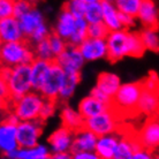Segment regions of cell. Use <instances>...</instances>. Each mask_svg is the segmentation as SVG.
Listing matches in <instances>:
<instances>
[{"mask_svg":"<svg viewBox=\"0 0 159 159\" xmlns=\"http://www.w3.org/2000/svg\"><path fill=\"white\" fill-rule=\"evenodd\" d=\"M35 60L32 46L25 39L2 44L0 51V66L13 68L20 65H30Z\"/></svg>","mask_w":159,"mask_h":159,"instance_id":"obj_1","label":"cell"},{"mask_svg":"<svg viewBox=\"0 0 159 159\" xmlns=\"http://www.w3.org/2000/svg\"><path fill=\"white\" fill-rule=\"evenodd\" d=\"M142 92L141 82L121 84L119 90L112 98L111 108L118 116L136 113V105Z\"/></svg>","mask_w":159,"mask_h":159,"instance_id":"obj_2","label":"cell"},{"mask_svg":"<svg viewBox=\"0 0 159 159\" xmlns=\"http://www.w3.org/2000/svg\"><path fill=\"white\" fill-rule=\"evenodd\" d=\"M44 98L39 92L30 91L21 98L9 103V110L20 121H35L39 118Z\"/></svg>","mask_w":159,"mask_h":159,"instance_id":"obj_3","label":"cell"},{"mask_svg":"<svg viewBox=\"0 0 159 159\" xmlns=\"http://www.w3.org/2000/svg\"><path fill=\"white\" fill-rule=\"evenodd\" d=\"M6 83L9 91V103L32 91L30 65H20L13 67Z\"/></svg>","mask_w":159,"mask_h":159,"instance_id":"obj_4","label":"cell"},{"mask_svg":"<svg viewBox=\"0 0 159 159\" xmlns=\"http://www.w3.org/2000/svg\"><path fill=\"white\" fill-rule=\"evenodd\" d=\"M118 116H119L111 108L99 116L84 120L83 128L91 131L97 137L116 134V131L119 130Z\"/></svg>","mask_w":159,"mask_h":159,"instance_id":"obj_5","label":"cell"},{"mask_svg":"<svg viewBox=\"0 0 159 159\" xmlns=\"http://www.w3.org/2000/svg\"><path fill=\"white\" fill-rule=\"evenodd\" d=\"M43 122L35 121H20L16 126V142L21 149H31L39 144V139L43 131Z\"/></svg>","mask_w":159,"mask_h":159,"instance_id":"obj_6","label":"cell"},{"mask_svg":"<svg viewBox=\"0 0 159 159\" xmlns=\"http://www.w3.org/2000/svg\"><path fill=\"white\" fill-rule=\"evenodd\" d=\"M107 46V59L111 62L129 57V31L121 29L118 31L108 32L105 38Z\"/></svg>","mask_w":159,"mask_h":159,"instance_id":"obj_7","label":"cell"},{"mask_svg":"<svg viewBox=\"0 0 159 159\" xmlns=\"http://www.w3.org/2000/svg\"><path fill=\"white\" fill-rule=\"evenodd\" d=\"M65 72L53 61L50 66L48 75H46L39 91H38L44 99L58 102V96H59Z\"/></svg>","mask_w":159,"mask_h":159,"instance_id":"obj_8","label":"cell"},{"mask_svg":"<svg viewBox=\"0 0 159 159\" xmlns=\"http://www.w3.org/2000/svg\"><path fill=\"white\" fill-rule=\"evenodd\" d=\"M141 147L149 151L155 150L159 144V122L157 116H151L143 125L139 130V135L136 136Z\"/></svg>","mask_w":159,"mask_h":159,"instance_id":"obj_9","label":"cell"},{"mask_svg":"<svg viewBox=\"0 0 159 159\" xmlns=\"http://www.w3.org/2000/svg\"><path fill=\"white\" fill-rule=\"evenodd\" d=\"M54 62L65 73H81L84 60L80 53L79 48L68 45L67 48L54 59Z\"/></svg>","mask_w":159,"mask_h":159,"instance_id":"obj_10","label":"cell"},{"mask_svg":"<svg viewBox=\"0 0 159 159\" xmlns=\"http://www.w3.org/2000/svg\"><path fill=\"white\" fill-rule=\"evenodd\" d=\"M74 133L65 127H59L48 137V150L52 153H70Z\"/></svg>","mask_w":159,"mask_h":159,"instance_id":"obj_11","label":"cell"},{"mask_svg":"<svg viewBox=\"0 0 159 159\" xmlns=\"http://www.w3.org/2000/svg\"><path fill=\"white\" fill-rule=\"evenodd\" d=\"M79 51L85 61H97L107 59V46L105 39H92L87 38L79 46Z\"/></svg>","mask_w":159,"mask_h":159,"instance_id":"obj_12","label":"cell"},{"mask_svg":"<svg viewBox=\"0 0 159 159\" xmlns=\"http://www.w3.org/2000/svg\"><path fill=\"white\" fill-rule=\"evenodd\" d=\"M24 37L19 25V21L14 17L0 20V42L2 44L15 43L23 40Z\"/></svg>","mask_w":159,"mask_h":159,"instance_id":"obj_13","label":"cell"},{"mask_svg":"<svg viewBox=\"0 0 159 159\" xmlns=\"http://www.w3.org/2000/svg\"><path fill=\"white\" fill-rule=\"evenodd\" d=\"M158 6L156 1L152 0H142L139 13L136 17L143 24L144 28H155L158 27Z\"/></svg>","mask_w":159,"mask_h":159,"instance_id":"obj_14","label":"cell"},{"mask_svg":"<svg viewBox=\"0 0 159 159\" xmlns=\"http://www.w3.org/2000/svg\"><path fill=\"white\" fill-rule=\"evenodd\" d=\"M17 21H19V25H20V29L22 31L24 39H27L39 24L45 23L43 13L36 6L32 8L31 11H29L27 14L21 16Z\"/></svg>","mask_w":159,"mask_h":159,"instance_id":"obj_15","label":"cell"},{"mask_svg":"<svg viewBox=\"0 0 159 159\" xmlns=\"http://www.w3.org/2000/svg\"><path fill=\"white\" fill-rule=\"evenodd\" d=\"M159 106V96L158 92L144 91L142 90L139 99L136 105V113L151 116H157Z\"/></svg>","mask_w":159,"mask_h":159,"instance_id":"obj_16","label":"cell"},{"mask_svg":"<svg viewBox=\"0 0 159 159\" xmlns=\"http://www.w3.org/2000/svg\"><path fill=\"white\" fill-rule=\"evenodd\" d=\"M111 110V106L110 105H106V104L100 103L99 100L95 99L93 97L89 95L87 97H84L83 99L79 103V112L81 116L83 118L84 120L90 119V118H93V116H97L104 113V112Z\"/></svg>","mask_w":159,"mask_h":159,"instance_id":"obj_17","label":"cell"},{"mask_svg":"<svg viewBox=\"0 0 159 159\" xmlns=\"http://www.w3.org/2000/svg\"><path fill=\"white\" fill-rule=\"evenodd\" d=\"M97 136L93 135L91 131L87 129H80L74 133L73 137L72 152H89L95 151V147L97 143Z\"/></svg>","mask_w":159,"mask_h":159,"instance_id":"obj_18","label":"cell"},{"mask_svg":"<svg viewBox=\"0 0 159 159\" xmlns=\"http://www.w3.org/2000/svg\"><path fill=\"white\" fill-rule=\"evenodd\" d=\"M100 2H102V23L110 32L121 30L122 27L119 22V12L114 6V2L110 0H100Z\"/></svg>","mask_w":159,"mask_h":159,"instance_id":"obj_19","label":"cell"},{"mask_svg":"<svg viewBox=\"0 0 159 159\" xmlns=\"http://www.w3.org/2000/svg\"><path fill=\"white\" fill-rule=\"evenodd\" d=\"M120 85H121V80L116 74L110 72H103L97 77V82H96L95 87L112 99L116 93V91L119 90Z\"/></svg>","mask_w":159,"mask_h":159,"instance_id":"obj_20","label":"cell"},{"mask_svg":"<svg viewBox=\"0 0 159 159\" xmlns=\"http://www.w3.org/2000/svg\"><path fill=\"white\" fill-rule=\"evenodd\" d=\"M16 142V126L7 123L5 121L0 122V151L4 155L17 149Z\"/></svg>","mask_w":159,"mask_h":159,"instance_id":"obj_21","label":"cell"},{"mask_svg":"<svg viewBox=\"0 0 159 159\" xmlns=\"http://www.w3.org/2000/svg\"><path fill=\"white\" fill-rule=\"evenodd\" d=\"M75 22L76 19H74L65 8H62L61 12L59 13L58 20L54 24V28L52 32L67 42L75 29Z\"/></svg>","mask_w":159,"mask_h":159,"instance_id":"obj_22","label":"cell"},{"mask_svg":"<svg viewBox=\"0 0 159 159\" xmlns=\"http://www.w3.org/2000/svg\"><path fill=\"white\" fill-rule=\"evenodd\" d=\"M120 136L116 134L102 136L97 139V143L95 147L96 155L100 159H113L116 149L119 143Z\"/></svg>","mask_w":159,"mask_h":159,"instance_id":"obj_23","label":"cell"},{"mask_svg":"<svg viewBox=\"0 0 159 159\" xmlns=\"http://www.w3.org/2000/svg\"><path fill=\"white\" fill-rule=\"evenodd\" d=\"M52 62L44 60L35 59L30 64V76H31V88L32 91H39L44 80L46 77Z\"/></svg>","mask_w":159,"mask_h":159,"instance_id":"obj_24","label":"cell"},{"mask_svg":"<svg viewBox=\"0 0 159 159\" xmlns=\"http://www.w3.org/2000/svg\"><path fill=\"white\" fill-rule=\"evenodd\" d=\"M80 81H81V73H65L58 96V102H67L69 98H72Z\"/></svg>","mask_w":159,"mask_h":159,"instance_id":"obj_25","label":"cell"},{"mask_svg":"<svg viewBox=\"0 0 159 159\" xmlns=\"http://www.w3.org/2000/svg\"><path fill=\"white\" fill-rule=\"evenodd\" d=\"M61 122H62V127L67 128L70 131L75 133L83 128L84 119L81 116L79 112L72 108L70 106H64L61 110Z\"/></svg>","mask_w":159,"mask_h":159,"instance_id":"obj_26","label":"cell"},{"mask_svg":"<svg viewBox=\"0 0 159 159\" xmlns=\"http://www.w3.org/2000/svg\"><path fill=\"white\" fill-rule=\"evenodd\" d=\"M141 42L143 44L145 50L152 52H158L159 50V36L158 31L155 28H144L141 32H139Z\"/></svg>","mask_w":159,"mask_h":159,"instance_id":"obj_27","label":"cell"},{"mask_svg":"<svg viewBox=\"0 0 159 159\" xmlns=\"http://www.w3.org/2000/svg\"><path fill=\"white\" fill-rule=\"evenodd\" d=\"M88 25L89 24L84 21V19H79L75 22V29L73 31L72 36L67 40V44L70 46L79 48L81 44L88 38Z\"/></svg>","mask_w":159,"mask_h":159,"instance_id":"obj_28","label":"cell"},{"mask_svg":"<svg viewBox=\"0 0 159 159\" xmlns=\"http://www.w3.org/2000/svg\"><path fill=\"white\" fill-rule=\"evenodd\" d=\"M84 21L88 24L102 22V2L100 0H87Z\"/></svg>","mask_w":159,"mask_h":159,"instance_id":"obj_29","label":"cell"},{"mask_svg":"<svg viewBox=\"0 0 159 159\" xmlns=\"http://www.w3.org/2000/svg\"><path fill=\"white\" fill-rule=\"evenodd\" d=\"M133 155H134V149L131 145V136H121L116 152H114V156H113V159H131Z\"/></svg>","mask_w":159,"mask_h":159,"instance_id":"obj_30","label":"cell"},{"mask_svg":"<svg viewBox=\"0 0 159 159\" xmlns=\"http://www.w3.org/2000/svg\"><path fill=\"white\" fill-rule=\"evenodd\" d=\"M113 2L119 13H122V14H126V15L136 19L142 0H116Z\"/></svg>","mask_w":159,"mask_h":159,"instance_id":"obj_31","label":"cell"},{"mask_svg":"<svg viewBox=\"0 0 159 159\" xmlns=\"http://www.w3.org/2000/svg\"><path fill=\"white\" fill-rule=\"evenodd\" d=\"M85 7H87V0H69L62 6V8H65L76 20L84 17Z\"/></svg>","mask_w":159,"mask_h":159,"instance_id":"obj_32","label":"cell"},{"mask_svg":"<svg viewBox=\"0 0 159 159\" xmlns=\"http://www.w3.org/2000/svg\"><path fill=\"white\" fill-rule=\"evenodd\" d=\"M32 51H34V56L35 59L44 60V61H48V62H53L54 61V57L52 54L50 46H48V40H42L39 43L35 44L32 46Z\"/></svg>","mask_w":159,"mask_h":159,"instance_id":"obj_33","label":"cell"},{"mask_svg":"<svg viewBox=\"0 0 159 159\" xmlns=\"http://www.w3.org/2000/svg\"><path fill=\"white\" fill-rule=\"evenodd\" d=\"M46 40H48L50 50H51L52 54L54 57V59H56L58 56H60L68 46V44L66 40H64L62 38H60L59 36H57L56 34H53V32L50 34V36L48 37Z\"/></svg>","mask_w":159,"mask_h":159,"instance_id":"obj_34","label":"cell"},{"mask_svg":"<svg viewBox=\"0 0 159 159\" xmlns=\"http://www.w3.org/2000/svg\"><path fill=\"white\" fill-rule=\"evenodd\" d=\"M145 52L143 44L141 42L139 32L129 31V57H142Z\"/></svg>","mask_w":159,"mask_h":159,"instance_id":"obj_35","label":"cell"},{"mask_svg":"<svg viewBox=\"0 0 159 159\" xmlns=\"http://www.w3.org/2000/svg\"><path fill=\"white\" fill-rule=\"evenodd\" d=\"M50 34H51V31H50L48 27L46 25V23H42L32 31L31 35H30L25 40H27L31 46H34L35 44L39 43L42 40L48 39V37L50 36Z\"/></svg>","mask_w":159,"mask_h":159,"instance_id":"obj_36","label":"cell"},{"mask_svg":"<svg viewBox=\"0 0 159 159\" xmlns=\"http://www.w3.org/2000/svg\"><path fill=\"white\" fill-rule=\"evenodd\" d=\"M35 7V4L28 0H14V7H13V17L19 20L21 16L27 14Z\"/></svg>","mask_w":159,"mask_h":159,"instance_id":"obj_37","label":"cell"},{"mask_svg":"<svg viewBox=\"0 0 159 159\" xmlns=\"http://www.w3.org/2000/svg\"><path fill=\"white\" fill-rule=\"evenodd\" d=\"M108 30L102 22L88 25V38L92 39H105L108 35Z\"/></svg>","mask_w":159,"mask_h":159,"instance_id":"obj_38","label":"cell"},{"mask_svg":"<svg viewBox=\"0 0 159 159\" xmlns=\"http://www.w3.org/2000/svg\"><path fill=\"white\" fill-rule=\"evenodd\" d=\"M57 104H58V102H54V100L44 99V103L42 105V108H40L38 120L44 122L45 120L50 119V118H52V116H54L57 110Z\"/></svg>","mask_w":159,"mask_h":159,"instance_id":"obj_39","label":"cell"},{"mask_svg":"<svg viewBox=\"0 0 159 159\" xmlns=\"http://www.w3.org/2000/svg\"><path fill=\"white\" fill-rule=\"evenodd\" d=\"M139 82H141L142 90L144 91L158 92V76L155 72H151L145 79H143Z\"/></svg>","mask_w":159,"mask_h":159,"instance_id":"obj_40","label":"cell"},{"mask_svg":"<svg viewBox=\"0 0 159 159\" xmlns=\"http://www.w3.org/2000/svg\"><path fill=\"white\" fill-rule=\"evenodd\" d=\"M51 152L48 150V147L45 144H37L36 147L28 149V158L32 159H45Z\"/></svg>","mask_w":159,"mask_h":159,"instance_id":"obj_41","label":"cell"},{"mask_svg":"<svg viewBox=\"0 0 159 159\" xmlns=\"http://www.w3.org/2000/svg\"><path fill=\"white\" fill-rule=\"evenodd\" d=\"M14 0H0V20L13 17Z\"/></svg>","mask_w":159,"mask_h":159,"instance_id":"obj_42","label":"cell"},{"mask_svg":"<svg viewBox=\"0 0 159 159\" xmlns=\"http://www.w3.org/2000/svg\"><path fill=\"white\" fill-rule=\"evenodd\" d=\"M90 96H91V97H93L95 99L99 100L100 103L106 104V105H110V106H111V102H112L111 98H110L108 96L105 95V93H103V92L100 91V90H98V89H97L96 87H93L91 89Z\"/></svg>","mask_w":159,"mask_h":159,"instance_id":"obj_43","label":"cell"},{"mask_svg":"<svg viewBox=\"0 0 159 159\" xmlns=\"http://www.w3.org/2000/svg\"><path fill=\"white\" fill-rule=\"evenodd\" d=\"M119 22H120V24H121L122 29L127 30L128 28H131V27L135 25V17H131V16H129V15L119 13Z\"/></svg>","mask_w":159,"mask_h":159,"instance_id":"obj_44","label":"cell"},{"mask_svg":"<svg viewBox=\"0 0 159 159\" xmlns=\"http://www.w3.org/2000/svg\"><path fill=\"white\" fill-rule=\"evenodd\" d=\"M72 159H100L95 151L89 152H72Z\"/></svg>","mask_w":159,"mask_h":159,"instance_id":"obj_45","label":"cell"},{"mask_svg":"<svg viewBox=\"0 0 159 159\" xmlns=\"http://www.w3.org/2000/svg\"><path fill=\"white\" fill-rule=\"evenodd\" d=\"M153 152L152 151H149L147 149H141L139 151L134 152V155H133V158L131 159H153Z\"/></svg>","mask_w":159,"mask_h":159,"instance_id":"obj_46","label":"cell"},{"mask_svg":"<svg viewBox=\"0 0 159 159\" xmlns=\"http://www.w3.org/2000/svg\"><path fill=\"white\" fill-rule=\"evenodd\" d=\"M0 97L9 102V91H8L7 83L0 79Z\"/></svg>","mask_w":159,"mask_h":159,"instance_id":"obj_47","label":"cell"},{"mask_svg":"<svg viewBox=\"0 0 159 159\" xmlns=\"http://www.w3.org/2000/svg\"><path fill=\"white\" fill-rule=\"evenodd\" d=\"M2 121H5V122H7V123H11V125H14V126H17V123L20 122V120L17 119L15 114H13L12 112H9L7 116L4 118Z\"/></svg>","mask_w":159,"mask_h":159,"instance_id":"obj_48","label":"cell"},{"mask_svg":"<svg viewBox=\"0 0 159 159\" xmlns=\"http://www.w3.org/2000/svg\"><path fill=\"white\" fill-rule=\"evenodd\" d=\"M11 69L12 68L0 66V79L2 80V81H5V82H7L8 77L11 75Z\"/></svg>","mask_w":159,"mask_h":159,"instance_id":"obj_49","label":"cell"},{"mask_svg":"<svg viewBox=\"0 0 159 159\" xmlns=\"http://www.w3.org/2000/svg\"><path fill=\"white\" fill-rule=\"evenodd\" d=\"M45 159H72V153H50Z\"/></svg>","mask_w":159,"mask_h":159,"instance_id":"obj_50","label":"cell"},{"mask_svg":"<svg viewBox=\"0 0 159 159\" xmlns=\"http://www.w3.org/2000/svg\"><path fill=\"white\" fill-rule=\"evenodd\" d=\"M7 110H9V102L0 97V114Z\"/></svg>","mask_w":159,"mask_h":159,"instance_id":"obj_51","label":"cell"},{"mask_svg":"<svg viewBox=\"0 0 159 159\" xmlns=\"http://www.w3.org/2000/svg\"><path fill=\"white\" fill-rule=\"evenodd\" d=\"M1 159H11V158H8V157H7V156H2V157H1Z\"/></svg>","mask_w":159,"mask_h":159,"instance_id":"obj_52","label":"cell"},{"mask_svg":"<svg viewBox=\"0 0 159 159\" xmlns=\"http://www.w3.org/2000/svg\"><path fill=\"white\" fill-rule=\"evenodd\" d=\"M153 159H159L158 155H155V156H153Z\"/></svg>","mask_w":159,"mask_h":159,"instance_id":"obj_53","label":"cell"},{"mask_svg":"<svg viewBox=\"0 0 159 159\" xmlns=\"http://www.w3.org/2000/svg\"><path fill=\"white\" fill-rule=\"evenodd\" d=\"M1 46H2V43L0 42V51H1Z\"/></svg>","mask_w":159,"mask_h":159,"instance_id":"obj_54","label":"cell"},{"mask_svg":"<svg viewBox=\"0 0 159 159\" xmlns=\"http://www.w3.org/2000/svg\"><path fill=\"white\" fill-rule=\"evenodd\" d=\"M27 159H32V158H27Z\"/></svg>","mask_w":159,"mask_h":159,"instance_id":"obj_55","label":"cell"}]
</instances>
